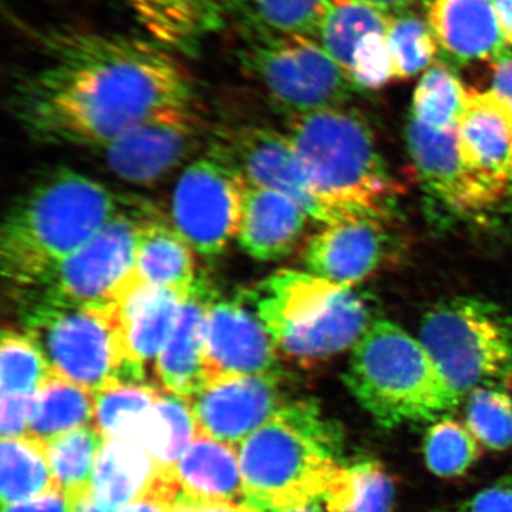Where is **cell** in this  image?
Here are the masks:
<instances>
[{
	"mask_svg": "<svg viewBox=\"0 0 512 512\" xmlns=\"http://www.w3.org/2000/svg\"><path fill=\"white\" fill-rule=\"evenodd\" d=\"M187 296L130 276L103 305L119 330L124 355L137 372L146 375L147 363H154L177 325Z\"/></svg>",
	"mask_w": 512,
	"mask_h": 512,
	"instance_id": "e0dca14e",
	"label": "cell"
},
{
	"mask_svg": "<svg viewBox=\"0 0 512 512\" xmlns=\"http://www.w3.org/2000/svg\"><path fill=\"white\" fill-rule=\"evenodd\" d=\"M467 427L481 444L504 450L512 446V399L504 390L480 387L468 394Z\"/></svg>",
	"mask_w": 512,
	"mask_h": 512,
	"instance_id": "74e56055",
	"label": "cell"
},
{
	"mask_svg": "<svg viewBox=\"0 0 512 512\" xmlns=\"http://www.w3.org/2000/svg\"><path fill=\"white\" fill-rule=\"evenodd\" d=\"M365 2L370 3V5H375L377 8L383 10L389 9H399L406 6L407 3L412 2V0H365Z\"/></svg>",
	"mask_w": 512,
	"mask_h": 512,
	"instance_id": "681fc988",
	"label": "cell"
},
{
	"mask_svg": "<svg viewBox=\"0 0 512 512\" xmlns=\"http://www.w3.org/2000/svg\"><path fill=\"white\" fill-rule=\"evenodd\" d=\"M74 512H116L107 510V508L101 507V505L94 503L92 495L90 497L84 498L83 501H80L79 504L74 508Z\"/></svg>",
	"mask_w": 512,
	"mask_h": 512,
	"instance_id": "c3c4849f",
	"label": "cell"
},
{
	"mask_svg": "<svg viewBox=\"0 0 512 512\" xmlns=\"http://www.w3.org/2000/svg\"><path fill=\"white\" fill-rule=\"evenodd\" d=\"M154 43L192 56L227 19L229 0H117Z\"/></svg>",
	"mask_w": 512,
	"mask_h": 512,
	"instance_id": "d6986e66",
	"label": "cell"
},
{
	"mask_svg": "<svg viewBox=\"0 0 512 512\" xmlns=\"http://www.w3.org/2000/svg\"><path fill=\"white\" fill-rule=\"evenodd\" d=\"M3 512H74V505L60 491H53L25 503L3 505Z\"/></svg>",
	"mask_w": 512,
	"mask_h": 512,
	"instance_id": "7bdbcfd3",
	"label": "cell"
},
{
	"mask_svg": "<svg viewBox=\"0 0 512 512\" xmlns=\"http://www.w3.org/2000/svg\"><path fill=\"white\" fill-rule=\"evenodd\" d=\"M238 453L248 505L256 512L322 501L342 468L335 434L305 400L282 407Z\"/></svg>",
	"mask_w": 512,
	"mask_h": 512,
	"instance_id": "277c9868",
	"label": "cell"
},
{
	"mask_svg": "<svg viewBox=\"0 0 512 512\" xmlns=\"http://www.w3.org/2000/svg\"><path fill=\"white\" fill-rule=\"evenodd\" d=\"M393 498V483L382 464L362 461L340 468L322 503L328 512H390Z\"/></svg>",
	"mask_w": 512,
	"mask_h": 512,
	"instance_id": "d6a6232c",
	"label": "cell"
},
{
	"mask_svg": "<svg viewBox=\"0 0 512 512\" xmlns=\"http://www.w3.org/2000/svg\"><path fill=\"white\" fill-rule=\"evenodd\" d=\"M493 92L507 101L512 109V55L503 53L494 62L493 66Z\"/></svg>",
	"mask_w": 512,
	"mask_h": 512,
	"instance_id": "ee69618b",
	"label": "cell"
},
{
	"mask_svg": "<svg viewBox=\"0 0 512 512\" xmlns=\"http://www.w3.org/2000/svg\"><path fill=\"white\" fill-rule=\"evenodd\" d=\"M322 501H312V503L289 505V507L275 508L265 512H323Z\"/></svg>",
	"mask_w": 512,
	"mask_h": 512,
	"instance_id": "7dc6e473",
	"label": "cell"
},
{
	"mask_svg": "<svg viewBox=\"0 0 512 512\" xmlns=\"http://www.w3.org/2000/svg\"><path fill=\"white\" fill-rule=\"evenodd\" d=\"M505 40L512 45V0H494Z\"/></svg>",
	"mask_w": 512,
	"mask_h": 512,
	"instance_id": "bcb514c9",
	"label": "cell"
},
{
	"mask_svg": "<svg viewBox=\"0 0 512 512\" xmlns=\"http://www.w3.org/2000/svg\"><path fill=\"white\" fill-rule=\"evenodd\" d=\"M457 137L471 211L485 210L500 201L510 187L511 107L493 90H470L458 120Z\"/></svg>",
	"mask_w": 512,
	"mask_h": 512,
	"instance_id": "7c38bea8",
	"label": "cell"
},
{
	"mask_svg": "<svg viewBox=\"0 0 512 512\" xmlns=\"http://www.w3.org/2000/svg\"><path fill=\"white\" fill-rule=\"evenodd\" d=\"M200 436L239 447L291 400L281 375L235 376L205 383L188 399Z\"/></svg>",
	"mask_w": 512,
	"mask_h": 512,
	"instance_id": "5bb4252c",
	"label": "cell"
},
{
	"mask_svg": "<svg viewBox=\"0 0 512 512\" xmlns=\"http://www.w3.org/2000/svg\"><path fill=\"white\" fill-rule=\"evenodd\" d=\"M393 19L365 0H330L316 39L346 74L357 47L373 33H389Z\"/></svg>",
	"mask_w": 512,
	"mask_h": 512,
	"instance_id": "f1b7e54d",
	"label": "cell"
},
{
	"mask_svg": "<svg viewBox=\"0 0 512 512\" xmlns=\"http://www.w3.org/2000/svg\"><path fill=\"white\" fill-rule=\"evenodd\" d=\"M160 473L175 488V503L187 500L249 507L238 447L231 444L198 436L173 468Z\"/></svg>",
	"mask_w": 512,
	"mask_h": 512,
	"instance_id": "ffe728a7",
	"label": "cell"
},
{
	"mask_svg": "<svg viewBox=\"0 0 512 512\" xmlns=\"http://www.w3.org/2000/svg\"><path fill=\"white\" fill-rule=\"evenodd\" d=\"M330 0H229L249 33L316 37Z\"/></svg>",
	"mask_w": 512,
	"mask_h": 512,
	"instance_id": "1f68e13d",
	"label": "cell"
},
{
	"mask_svg": "<svg viewBox=\"0 0 512 512\" xmlns=\"http://www.w3.org/2000/svg\"><path fill=\"white\" fill-rule=\"evenodd\" d=\"M45 62L13 84L10 107L30 137L100 148L165 111L188 109L180 56L146 36L89 30L43 35Z\"/></svg>",
	"mask_w": 512,
	"mask_h": 512,
	"instance_id": "6da1fadb",
	"label": "cell"
},
{
	"mask_svg": "<svg viewBox=\"0 0 512 512\" xmlns=\"http://www.w3.org/2000/svg\"><path fill=\"white\" fill-rule=\"evenodd\" d=\"M120 512H171V507L157 495L147 493L141 500L128 505Z\"/></svg>",
	"mask_w": 512,
	"mask_h": 512,
	"instance_id": "f6af8a7d",
	"label": "cell"
},
{
	"mask_svg": "<svg viewBox=\"0 0 512 512\" xmlns=\"http://www.w3.org/2000/svg\"><path fill=\"white\" fill-rule=\"evenodd\" d=\"M477 441L463 424L451 419L437 421L424 439L427 467L439 477L461 476L477 460Z\"/></svg>",
	"mask_w": 512,
	"mask_h": 512,
	"instance_id": "8d00e7d4",
	"label": "cell"
},
{
	"mask_svg": "<svg viewBox=\"0 0 512 512\" xmlns=\"http://www.w3.org/2000/svg\"><path fill=\"white\" fill-rule=\"evenodd\" d=\"M212 295L211 286L198 279L184 299L174 332L154 362L157 386L164 392L190 399L205 384L204 330Z\"/></svg>",
	"mask_w": 512,
	"mask_h": 512,
	"instance_id": "44dd1931",
	"label": "cell"
},
{
	"mask_svg": "<svg viewBox=\"0 0 512 512\" xmlns=\"http://www.w3.org/2000/svg\"><path fill=\"white\" fill-rule=\"evenodd\" d=\"M429 25L437 45L458 63L495 62L505 53L494 0H431Z\"/></svg>",
	"mask_w": 512,
	"mask_h": 512,
	"instance_id": "7402d4cb",
	"label": "cell"
},
{
	"mask_svg": "<svg viewBox=\"0 0 512 512\" xmlns=\"http://www.w3.org/2000/svg\"><path fill=\"white\" fill-rule=\"evenodd\" d=\"M57 490L46 441L32 436L2 439L0 493L3 505L25 503Z\"/></svg>",
	"mask_w": 512,
	"mask_h": 512,
	"instance_id": "f546056e",
	"label": "cell"
},
{
	"mask_svg": "<svg viewBox=\"0 0 512 512\" xmlns=\"http://www.w3.org/2000/svg\"><path fill=\"white\" fill-rule=\"evenodd\" d=\"M420 342L458 400L512 382V318L484 299H448L424 315Z\"/></svg>",
	"mask_w": 512,
	"mask_h": 512,
	"instance_id": "52a82bcc",
	"label": "cell"
},
{
	"mask_svg": "<svg viewBox=\"0 0 512 512\" xmlns=\"http://www.w3.org/2000/svg\"><path fill=\"white\" fill-rule=\"evenodd\" d=\"M383 220L363 218L326 225L306 245V269L335 284H359L383 264L387 238Z\"/></svg>",
	"mask_w": 512,
	"mask_h": 512,
	"instance_id": "ac0fdd59",
	"label": "cell"
},
{
	"mask_svg": "<svg viewBox=\"0 0 512 512\" xmlns=\"http://www.w3.org/2000/svg\"><path fill=\"white\" fill-rule=\"evenodd\" d=\"M244 298L279 355L295 362H319L353 349L375 322L369 303L353 288L309 271L282 269Z\"/></svg>",
	"mask_w": 512,
	"mask_h": 512,
	"instance_id": "5b68a950",
	"label": "cell"
},
{
	"mask_svg": "<svg viewBox=\"0 0 512 512\" xmlns=\"http://www.w3.org/2000/svg\"><path fill=\"white\" fill-rule=\"evenodd\" d=\"M245 180L214 156L188 165L173 195V225L195 254L214 259L237 239Z\"/></svg>",
	"mask_w": 512,
	"mask_h": 512,
	"instance_id": "8fae6325",
	"label": "cell"
},
{
	"mask_svg": "<svg viewBox=\"0 0 512 512\" xmlns=\"http://www.w3.org/2000/svg\"><path fill=\"white\" fill-rule=\"evenodd\" d=\"M211 156L224 161L245 183L272 188L293 198L309 218L339 224L313 190L286 134L261 126H238L215 134Z\"/></svg>",
	"mask_w": 512,
	"mask_h": 512,
	"instance_id": "4fadbf2b",
	"label": "cell"
},
{
	"mask_svg": "<svg viewBox=\"0 0 512 512\" xmlns=\"http://www.w3.org/2000/svg\"><path fill=\"white\" fill-rule=\"evenodd\" d=\"M285 134L336 220L386 221L392 214L399 187L359 114L335 107L292 116Z\"/></svg>",
	"mask_w": 512,
	"mask_h": 512,
	"instance_id": "3957f363",
	"label": "cell"
},
{
	"mask_svg": "<svg viewBox=\"0 0 512 512\" xmlns=\"http://www.w3.org/2000/svg\"><path fill=\"white\" fill-rule=\"evenodd\" d=\"M123 207L109 188L86 175L47 174L10 207L3 222V278L19 295L36 288Z\"/></svg>",
	"mask_w": 512,
	"mask_h": 512,
	"instance_id": "7a4b0ae2",
	"label": "cell"
},
{
	"mask_svg": "<svg viewBox=\"0 0 512 512\" xmlns=\"http://www.w3.org/2000/svg\"><path fill=\"white\" fill-rule=\"evenodd\" d=\"M201 124L188 109L165 111L100 147L114 174L151 184L185 160L200 143Z\"/></svg>",
	"mask_w": 512,
	"mask_h": 512,
	"instance_id": "9a60e30c",
	"label": "cell"
},
{
	"mask_svg": "<svg viewBox=\"0 0 512 512\" xmlns=\"http://www.w3.org/2000/svg\"><path fill=\"white\" fill-rule=\"evenodd\" d=\"M507 195H508V198H510V201H511V204H512V178H511V181H510V187H508Z\"/></svg>",
	"mask_w": 512,
	"mask_h": 512,
	"instance_id": "f907efd6",
	"label": "cell"
},
{
	"mask_svg": "<svg viewBox=\"0 0 512 512\" xmlns=\"http://www.w3.org/2000/svg\"><path fill=\"white\" fill-rule=\"evenodd\" d=\"M467 93L456 73L446 64H433L414 90L412 117L436 130L457 128Z\"/></svg>",
	"mask_w": 512,
	"mask_h": 512,
	"instance_id": "e575fe53",
	"label": "cell"
},
{
	"mask_svg": "<svg viewBox=\"0 0 512 512\" xmlns=\"http://www.w3.org/2000/svg\"><path fill=\"white\" fill-rule=\"evenodd\" d=\"M53 369L42 348L28 332L5 329L0 346L2 394L36 396Z\"/></svg>",
	"mask_w": 512,
	"mask_h": 512,
	"instance_id": "d590c367",
	"label": "cell"
},
{
	"mask_svg": "<svg viewBox=\"0 0 512 512\" xmlns=\"http://www.w3.org/2000/svg\"><path fill=\"white\" fill-rule=\"evenodd\" d=\"M345 383L386 429L439 419L460 402L420 339L389 320H375L356 343Z\"/></svg>",
	"mask_w": 512,
	"mask_h": 512,
	"instance_id": "8992f818",
	"label": "cell"
},
{
	"mask_svg": "<svg viewBox=\"0 0 512 512\" xmlns=\"http://www.w3.org/2000/svg\"><path fill=\"white\" fill-rule=\"evenodd\" d=\"M163 390L154 384L120 383L96 394L93 426L104 439H134L138 424Z\"/></svg>",
	"mask_w": 512,
	"mask_h": 512,
	"instance_id": "836d02e7",
	"label": "cell"
},
{
	"mask_svg": "<svg viewBox=\"0 0 512 512\" xmlns=\"http://www.w3.org/2000/svg\"><path fill=\"white\" fill-rule=\"evenodd\" d=\"M205 383L235 376L281 375L274 340L248 302H214L204 330Z\"/></svg>",
	"mask_w": 512,
	"mask_h": 512,
	"instance_id": "2e32d148",
	"label": "cell"
},
{
	"mask_svg": "<svg viewBox=\"0 0 512 512\" xmlns=\"http://www.w3.org/2000/svg\"><path fill=\"white\" fill-rule=\"evenodd\" d=\"M389 46L396 79H409L430 67L439 45L429 22L407 15L393 19Z\"/></svg>",
	"mask_w": 512,
	"mask_h": 512,
	"instance_id": "f35d334b",
	"label": "cell"
},
{
	"mask_svg": "<svg viewBox=\"0 0 512 512\" xmlns=\"http://www.w3.org/2000/svg\"><path fill=\"white\" fill-rule=\"evenodd\" d=\"M308 218L284 192L247 183L238 244L256 261H275L295 247Z\"/></svg>",
	"mask_w": 512,
	"mask_h": 512,
	"instance_id": "603a6c76",
	"label": "cell"
},
{
	"mask_svg": "<svg viewBox=\"0 0 512 512\" xmlns=\"http://www.w3.org/2000/svg\"><path fill=\"white\" fill-rule=\"evenodd\" d=\"M198 436L197 419L188 399L163 390L138 424L133 440L146 448L160 470H170Z\"/></svg>",
	"mask_w": 512,
	"mask_h": 512,
	"instance_id": "4316f807",
	"label": "cell"
},
{
	"mask_svg": "<svg viewBox=\"0 0 512 512\" xmlns=\"http://www.w3.org/2000/svg\"><path fill=\"white\" fill-rule=\"evenodd\" d=\"M158 471L154 458L137 441L104 440L93 470L94 503L120 512L148 493Z\"/></svg>",
	"mask_w": 512,
	"mask_h": 512,
	"instance_id": "d4e9b609",
	"label": "cell"
},
{
	"mask_svg": "<svg viewBox=\"0 0 512 512\" xmlns=\"http://www.w3.org/2000/svg\"><path fill=\"white\" fill-rule=\"evenodd\" d=\"M406 138L410 157L430 194L456 214L473 212L458 151L457 128L436 130L412 117Z\"/></svg>",
	"mask_w": 512,
	"mask_h": 512,
	"instance_id": "cb8c5ba5",
	"label": "cell"
},
{
	"mask_svg": "<svg viewBox=\"0 0 512 512\" xmlns=\"http://www.w3.org/2000/svg\"><path fill=\"white\" fill-rule=\"evenodd\" d=\"M96 394L53 372L35 396L28 436L49 443L56 437L92 426Z\"/></svg>",
	"mask_w": 512,
	"mask_h": 512,
	"instance_id": "83f0119b",
	"label": "cell"
},
{
	"mask_svg": "<svg viewBox=\"0 0 512 512\" xmlns=\"http://www.w3.org/2000/svg\"><path fill=\"white\" fill-rule=\"evenodd\" d=\"M151 211L144 205H124L100 232L66 259L36 288L20 293L23 303L96 308L133 275L138 237Z\"/></svg>",
	"mask_w": 512,
	"mask_h": 512,
	"instance_id": "30bf717a",
	"label": "cell"
},
{
	"mask_svg": "<svg viewBox=\"0 0 512 512\" xmlns=\"http://www.w3.org/2000/svg\"><path fill=\"white\" fill-rule=\"evenodd\" d=\"M194 254L173 224L151 212L138 237L134 274L147 284L187 296L198 281Z\"/></svg>",
	"mask_w": 512,
	"mask_h": 512,
	"instance_id": "484cf974",
	"label": "cell"
},
{
	"mask_svg": "<svg viewBox=\"0 0 512 512\" xmlns=\"http://www.w3.org/2000/svg\"><path fill=\"white\" fill-rule=\"evenodd\" d=\"M104 437L93 426L82 427L47 443L50 468L57 490L76 508L92 495V477Z\"/></svg>",
	"mask_w": 512,
	"mask_h": 512,
	"instance_id": "4dcf8cb0",
	"label": "cell"
},
{
	"mask_svg": "<svg viewBox=\"0 0 512 512\" xmlns=\"http://www.w3.org/2000/svg\"><path fill=\"white\" fill-rule=\"evenodd\" d=\"M346 76L350 83L366 90H379L396 79L389 33H373L357 47Z\"/></svg>",
	"mask_w": 512,
	"mask_h": 512,
	"instance_id": "ab89813d",
	"label": "cell"
},
{
	"mask_svg": "<svg viewBox=\"0 0 512 512\" xmlns=\"http://www.w3.org/2000/svg\"><path fill=\"white\" fill-rule=\"evenodd\" d=\"M26 332L42 348L53 372L97 394L120 383H144L124 355L119 330L104 306L23 303Z\"/></svg>",
	"mask_w": 512,
	"mask_h": 512,
	"instance_id": "ba28073f",
	"label": "cell"
},
{
	"mask_svg": "<svg viewBox=\"0 0 512 512\" xmlns=\"http://www.w3.org/2000/svg\"><path fill=\"white\" fill-rule=\"evenodd\" d=\"M444 512H512V481L485 488L466 503Z\"/></svg>",
	"mask_w": 512,
	"mask_h": 512,
	"instance_id": "b9f144b4",
	"label": "cell"
},
{
	"mask_svg": "<svg viewBox=\"0 0 512 512\" xmlns=\"http://www.w3.org/2000/svg\"><path fill=\"white\" fill-rule=\"evenodd\" d=\"M33 407H35V396L2 394V410H0L2 439L28 436Z\"/></svg>",
	"mask_w": 512,
	"mask_h": 512,
	"instance_id": "60d3db41",
	"label": "cell"
},
{
	"mask_svg": "<svg viewBox=\"0 0 512 512\" xmlns=\"http://www.w3.org/2000/svg\"><path fill=\"white\" fill-rule=\"evenodd\" d=\"M249 35L242 66L289 117L342 107L349 99L353 84L316 37Z\"/></svg>",
	"mask_w": 512,
	"mask_h": 512,
	"instance_id": "9c48e42d",
	"label": "cell"
}]
</instances>
